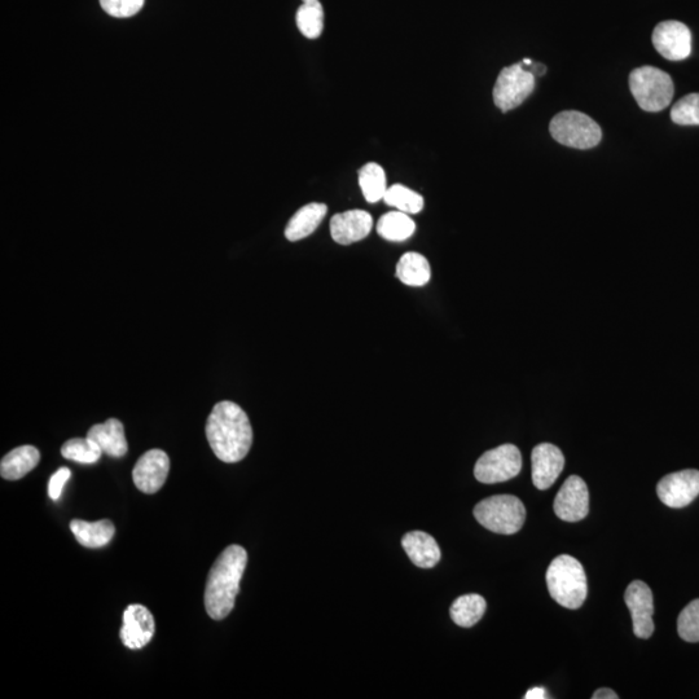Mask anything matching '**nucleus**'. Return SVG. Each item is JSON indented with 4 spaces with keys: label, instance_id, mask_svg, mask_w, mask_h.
<instances>
[{
    "label": "nucleus",
    "instance_id": "412c9836",
    "mask_svg": "<svg viewBox=\"0 0 699 699\" xmlns=\"http://www.w3.org/2000/svg\"><path fill=\"white\" fill-rule=\"evenodd\" d=\"M70 530L78 543L86 548H103L112 542L116 527L109 520L86 522L74 520L70 522Z\"/></svg>",
    "mask_w": 699,
    "mask_h": 699
},
{
    "label": "nucleus",
    "instance_id": "72a5a7b5",
    "mask_svg": "<svg viewBox=\"0 0 699 699\" xmlns=\"http://www.w3.org/2000/svg\"><path fill=\"white\" fill-rule=\"evenodd\" d=\"M593 699H618V694L613 692V690L608 688H602L597 690L592 696Z\"/></svg>",
    "mask_w": 699,
    "mask_h": 699
},
{
    "label": "nucleus",
    "instance_id": "f8f14e48",
    "mask_svg": "<svg viewBox=\"0 0 699 699\" xmlns=\"http://www.w3.org/2000/svg\"><path fill=\"white\" fill-rule=\"evenodd\" d=\"M169 472L170 459L165 451L145 452L133 470L135 486L144 494H156L164 487Z\"/></svg>",
    "mask_w": 699,
    "mask_h": 699
},
{
    "label": "nucleus",
    "instance_id": "0eeeda50",
    "mask_svg": "<svg viewBox=\"0 0 699 699\" xmlns=\"http://www.w3.org/2000/svg\"><path fill=\"white\" fill-rule=\"evenodd\" d=\"M522 456L520 450L513 444H503L494 450L485 452L477 461L474 476L481 483L494 485L509 481L520 474Z\"/></svg>",
    "mask_w": 699,
    "mask_h": 699
},
{
    "label": "nucleus",
    "instance_id": "c756f323",
    "mask_svg": "<svg viewBox=\"0 0 699 699\" xmlns=\"http://www.w3.org/2000/svg\"><path fill=\"white\" fill-rule=\"evenodd\" d=\"M671 118L676 125H699V94H690L680 99L671 109Z\"/></svg>",
    "mask_w": 699,
    "mask_h": 699
},
{
    "label": "nucleus",
    "instance_id": "2eb2a0df",
    "mask_svg": "<svg viewBox=\"0 0 699 699\" xmlns=\"http://www.w3.org/2000/svg\"><path fill=\"white\" fill-rule=\"evenodd\" d=\"M533 482L539 490H547L560 477L565 466V457L560 448L551 443L536 446L531 454Z\"/></svg>",
    "mask_w": 699,
    "mask_h": 699
},
{
    "label": "nucleus",
    "instance_id": "7ed1b4c3",
    "mask_svg": "<svg viewBox=\"0 0 699 699\" xmlns=\"http://www.w3.org/2000/svg\"><path fill=\"white\" fill-rule=\"evenodd\" d=\"M547 586L552 599L566 609L577 610L587 599V575L574 557L555 558L547 570Z\"/></svg>",
    "mask_w": 699,
    "mask_h": 699
},
{
    "label": "nucleus",
    "instance_id": "f257e3e1",
    "mask_svg": "<svg viewBox=\"0 0 699 699\" xmlns=\"http://www.w3.org/2000/svg\"><path fill=\"white\" fill-rule=\"evenodd\" d=\"M206 438L215 456L233 464L245 459L253 444V429L239 404L223 400L215 404L206 421Z\"/></svg>",
    "mask_w": 699,
    "mask_h": 699
},
{
    "label": "nucleus",
    "instance_id": "9d476101",
    "mask_svg": "<svg viewBox=\"0 0 699 699\" xmlns=\"http://www.w3.org/2000/svg\"><path fill=\"white\" fill-rule=\"evenodd\" d=\"M657 494L662 503L670 508H684L699 495V472L688 469L668 474L659 481Z\"/></svg>",
    "mask_w": 699,
    "mask_h": 699
},
{
    "label": "nucleus",
    "instance_id": "ddd939ff",
    "mask_svg": "<svg viewBox=\"0 0 699 699\" xmlns=\"http://www.w3.org/2000/svg\"><path fill=\"white\" fill-rule=\"evenodd\" d=\"M555 513L566 522L584 520L589 513V492L586 482L578 476L566 479L555 500Z\"/></svg>",
    "mask_w": 699,
    "mask_h": 699
},
{
    "label": "nucleus",
    "instance_id": "7c9ffc66",
    "mask_svg": "<svg viewBox=\"0 0 699 699\" xmlns=\"http://www.w3.org/2000/svg\"><path fill=\"white\" fill-rule=\"evenodd\" d=\"M145 0H100L101 8L109 16L126 19L142 11Z\"/></svg>",
    "mask_w": 699,
    "mask_h": 699
},
{
    "label": "nucleus",
    "instance_id": "6e6552de",
    "mask_svg": "<svg viewBox=\"0 0 699 699\" xmlns=\"http://www.w3.org/2000/svg\"><path fill=\"white\" fill-rule=\"evenodd\" d=\"M535 90V76L522 63L501 70L494 87V101L501 112L520 107Z\"/></svg>",
    "mask_w": 699,
    "mask_h": 699
},
{
    "label": "nucleus",
    "instance_id": "473e14b6",
    "mask_svg": "<svg viewBox=\"0 0 699 699\" xmlns=\"http://www.w3.org/2000/svg\"><path fill=\"white\" fill-rule=\"evenodd\" d=\"M526 699H544V698H549L547 690H545L542 687H535L533 689H530L529 692L526 693L525 696Z\"/></svg>",
    "mask_w": 699,
    "mask_h": 699
},
{
    "label": "nucleus",
    "instance_id": "a211bd4d",
    "mask_svg": "<svg viewBox=\"0 0 699 699\" xmlns=\"http://www.w3.org/2000/svg\"><path fill=\"white\" fill-rule=\"evenodd\" d=\"M87 438L98 444L104 454L112 457L125 456L129 450L125 428H123L122 422L117 419H109L104 424L92 426L87 433Z\"/></svg>",
    "mask_w": 699,
    "mask_h": 699
},
{
    "label": "nucleus",
    "instance_id": "423d86ee",
    "mask_svg": "<svg viewBox=\"0 0 699 699\" xmlns=\"http://www.w3.org/2000/svg\"><path fill=\"white\" fill-rule=\"evenodd\" d=\"M549 130L556 142L570 148H595L602 139L601 127L587 114L577 111L558 113Z\"/></svg>",
    "mask_w": 699,
    "mask_h": 699
},
{
    "label": "nucleus",
    "instance_id": "cd10ccee",
    "mask_svg": "<svg viewBox=\"0 0 699 699\" xmlns=\"http://www.w3.org/2000/svg\"><path fill=\"white\" fill-rule=\"evenodd\" d=\"M297 26L306 38L316 39L323 33L324 10L322 4H302L296 16Z\"/></svg>",
    "mask_w": 699,
    "mask_h": 699
},
{
    "label": "nucleus",
    "instance_id": "a878e982",
    "mask_svg": "<svg viewBox=\"0 0 699 699\" xmlns=\"http://www.w3.org/2000/svg\"><path fill=\"white\" fill-rule=\"evenodd\" d=\"M384 201L386 205L393 206L406 214H417L424 209V197L402 184H394L388 188Z\"/></svg>",
    "mask_w": 699,
    "mask_h": 699
},
{
    "label": "nucleus",
    "instance_id": "9b49d317",
    "mask_svg": "<svg viewBox=\"0 0 699 699\" xmlns=\"http://www.w3.org/2000/svg\"><path fill=\"white\" fill-rule=\"evenodd\" d=\"M624 601L631 611L633 632L639 639H649L654 632V601L648 584L636 580L627 587Z\"/></svg>",
    "mask_w": 699,
    "mask_h": 699
},
{
    "label": "nucleus",
    "instance_id": "f03ea898",
    "mask_svg": "<svg viewBox=\"0 0 699 699\" xmlns=\"http://www.w3.org/2000/svg\"><path fill=\"white\" fill-rule=\"evenodd\" d=\"M248 564V553L240 545H230L211 566L205 588V609L214 621H222L235 608L240 582Z\"/></svg>",
    "mask_w": 699,
    "mask_h": 699
},
{
    "label": "nucleus",
    "instance_id": "20e7f679",
    "mask_svg": "<svg viewBox=\"0 0 699 699\" xmlns=\"http://www.w3.org/2000/svg\"><path fill=\"white\" fill-rule=\"evenodd\" d=\"M474 516L492 533L513 535L525 523L526 508L517 496L496 495L478 503L474 508Z\"/></svg>",
    "mask_w": 699,
    "mask_h": 699
},
{
    "label": "nucleus",
    "instance_id": "4468645a",
    "mask_svg": "<svg viewBox=\"0 0 699 699\" xmlns=\"http://www.w3.org/2000/svg\"><path fill=\"white\" fill-rule=\"evenodd\" d=\"M155 631V618L145 606L130 605L123 613V627L120 636L126 648L131 650L144 648L145 645L151 643Z\"/></svg>",
    "mask_w": 699,
    "mask_h": 699
},
{
    "label": "nucleus",
    "instance_id": "1a4fd4ad",
    "mask_svg": "<svg viewBox=\"0 0 699 699\" xmlns=\"http://www.w3.org/2000/svg\"><path fill=\"white\" fill-rule=\"evenodd\" d=\"M653 45L667 60H685L692 54V33L679 21H665L655 26Z\"/></svg>",
    "mask_w": 699,
    "mask_h": 699
},
{
    "label": "nucleus",
    "instance_id": "4be33fe9",
    "mask_svg": "<svg viewBox=\"0 0 699 699\" xmlns=\"http://www.w3.org/2000/svg\"><path fill=\"white\" fill-rule=\"evenodd\" d=\"M397 278L408 287H424L432 278V268L422 254L406 253L399 259Z\"/></svg>",
    "mask_w": 699,
    "mask_h": 699
},
{
    "label": "nucleus",
    "instance_id": "b1692460",
    "mask_svg": "<svg viewBox=\"0 0 699 699\" xmlns=\"http://www.w3.org/2000/svg\"><path fill=\"white\" fill-rule=\"evenodd\" d=\"M415 230L416 224L412 221L410 215L399 210L382 215L377 223L378 235L382 239L394 241V243L410 239Z\"/></svg>",
    "mask_w": 699,
    "mask_h": 699
},
{
    "label": "nucleus",
    "instance_id": "5701e85b",
    "mask_svg": "<svg viewBox=\"0 0 699 699\" xmlns=\"http://www.w3.org/2000/svg\"><path fill=\"white\" fill-rule=\"evenodd\" d=\"M486 600L477 593H470L455 600L451 606V618L457 626L469 628L481 621L486 613Z\"/></svg>",
    "mask_w": 699,
    "mask_h": 699
},
{
    "label": "nucleus",
    "instance_id": "bb28decb",
    "mask_svg": "<svg viewBox=\"0 0 699 699\" xmlns=\"http://www.w3.org/2000/svg\"><path fill=\"white\" fill-rule=\"evenodd\" d=\"M104 452L90 438H74L65 442L61 447V455L65 459L76 461L79 464H95L100 460Z\"/></svg>",
    "mask_w": 699,
    "mask_h": 699
},
{
    "label": "nucleus",
    "instance_id": "aec40b11",
    "mask_svg": "<svg viewBox=\"0 0 699 699\" xmlns=\"http://www.w3.org/2000/svg\"><path fill=\"white\" fill-rule=\"evenodd\" d=\"M41 454L34 446H21L8 452L0 463V474L7 481H17L32 472L39 464Z\"/></svg>",
    "mask_w": 699,
    "mask_h": 699
},
{
    "label": "nucleus",
    "instance_id": "393cba45",
    "mask_svg": "<svg viewBox=\"0 0 699 699\" xmlns=\"http://www.w3.org/2000/svg\"><path fill=\"white\" fill-rule=\"evenodd\" d=\"M359 186L362 188L364 199L369 204L384 200L385 193L388 191L385 170L375 162L364 165L359 171Z\"/></svg>",
    "mask_w": 699,
    "mask_h": 699
},
{
    "label": "nucleus",
    "instance_id": "6ab92c4d",
    "mask_svg": "<svg viewBox=\"0 0 699 699\" xmlns=\"http://www.w3.org/2000/svg\"><path fill=\"white\" fill-rule=\"evenodd\" d=\"M327 213V205L318 204V202L303 206L290 219L287 228H285V237L289 241L306 239L316 231Z\"/></svg>",
    "mask_w": 699,
    "mask_h": 699
},
{
    "label": "nucleus",
    "instance_id": "39448f33",
    "mask_svg": "<svg viewBox=\"0 0 699 699\" xmlns=\"http://www.w3.org/2000/svg\"><path fill=\"white\" fill-rule=\"evenodd\" d=\"M630 89L633 98L645 112H661L674 99L675 87L672 78L655 67H641L630 74Z\"/></svg>",
    "mask_w": 699,
    "mask_h": 699
},
{
    "label": "nucleus",
    "instance_id": "dca6fc26",
    "mask_svg": "<svg viewBox=\"0 0 699 699\" xmlns=\"http://www.w3.org/2000/svg\"><path fill=\"white\" fill-rule=\"evenodd\" d=\"M372 227V215L364 210L345 211L331 219L332 239L341 245H350L366 239Z\"/></svg>",
    "mask_w": 699,
    "mask_h": 699
},
{
    "label": "nucleus",
    "instance_id": "f704fd0d",
    "mask_svg": "<svg viewBox=\"0 0 699 699\" xmlns=\"http://www.w3.org/2000/svg\"><path fill=\"white\" fill-rule=\"evenodd\" d=\"M523 68L529 70V72L533 73L534 76L538 77L544 76L545 72H547V68H545L543 64L533 63L530 65V67H525V65H523Z\"/></svg>",
    "mask_w": 699,
    "mask_h": 699
},
{
    "label": "nucleus",
    "instance_id": "c85d7f7f",
    "mask_svg": "<svg viewBox=\"0 0 699 699\" xmlns=\"http://www.w3.org/2000/svg\"><path fill=\"white\" fill-rule=\"evenodd\" d=\"M677 631L681 639L688 643H699V599L681 611L677 619Z\"/></svg>",
    "mask_w": 699,
    "mask_h": 699
},
{
    "label": "nucleus",
    "instance_id": "f3484780",
    "mask_svg": "<svg viewBox=\"0 0 699 699\" xmlns=\"http://www.w3.org/2000/svg\"><path fill=\"white\" fill-rule=\"evenodd\" d=\"M402 545L407 556L421 569H433L441 561V548L432 535L411 531L403 536Z\"/></svg>",
    "mask_w": 699,
    "mask_h": 699
},
{
    "label": "nucleus",
    "instance_id": "2f4dec72",
    "mask_svg": "<svg viewBox=\"0 0 699 699\" xmlns=\"http://www.w3.org/2000/svg\"><path fill=\"white\" fill-rule=\"evenodd\" d=\"M70 476H72L70 469L60 468L57 470L54 476L51 477L50 483H48V495H50L52 500H57L60 498L65 483L69 481Z\"/></svg>",
    "mask_w": 699,
    "mask_h": 699
},
{
    "label": "nucleus",
    "instance_id": "c9c22d12",
    "mask_svg": "<svg viewBox=\"0 0 699 699\" xmlns=\"http://www.w3.org/2000/svg\"><path fill=\"white\" fill-rule=\"evenodd\" d=\"M303 4H315L319 3V0H302Z\"/></svg>",
    "mask_w": 699,
    "mask_h": 699
}]
</instances>
